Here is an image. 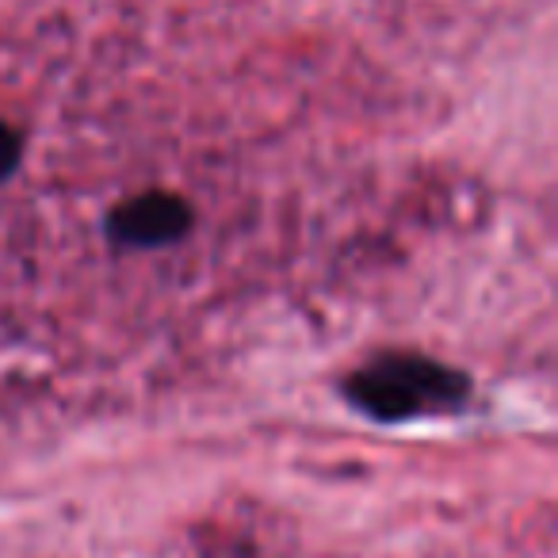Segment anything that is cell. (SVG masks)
Masks as SVG:
<instances>
[{
    "mask_svg": "<svg viewBox=\"0 0 558 558\" xmlns=\"http://www.w3.org/2000/svg\"><path fill=\"white\" fill-rule=\"evenodd\" d=\"M192 230V207L180 195L146 192L111 210L108 238L126 248H161Z\"/></svg>",
    "mask_w": 558,
    "mask_h": 558,
    "instance_id": "obj_2",
    "label": "cell"
},
{
    "mask_svg": "<svg viewBox=\"0 0 558 558\" xmlns=\"http://www.w3.org/2000/svg\"><path fill=\"white\" fill-rule=\"evenodd\" d=\"M344 395L360 413L395 425L421 413L459 410L471 395V379L417 352H383L344 383Z\"/></svg>",
    "mask_w": 558,
    "mask_h": 558,
    "instance_id": "obj_1",
    "label": "cell"
},
{
    "mask_svg": "<svg viewBox=\"0 0 558 558\" xmlns=\"http://www.w3.org/2000/svg\"><path fill=\"white\" fill-rule=\"evenodd\" d=\"M24 157V138L9 123H0V180H9Z\"/></svg>",
    "mask_w": 558,
    "mask_h": 558,
    "instance_id": "obj_3",
    "label": "cell"
}]
</instances>
